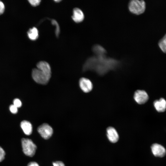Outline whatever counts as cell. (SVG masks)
Wrapping results in <instances>:
<instances>
[{"label": "cell", "instance_id": "cell-23", "mask_svg": "<svg viewBox=\"0 0 166 166\" xmlns=\"http://www.w3.org/2000/svg\"><path fill=\"white\" fill-rule=\"evenodd\" d=\"M27 166H39L38 164L35 162H30Z\"/></svg>", "mask_w": 166, "mask_h": 166}, {"label": "cell", "instance_id": "cell-24", "mask_svg": "<svg viewBox=\"0 0 166 166\" xmlns=\"http://www.w3.org/2000/svg\"><path fill=\"white\" fill-rule=\"evenodd\" d=\"M61 0H55L54 1L55 2H60V1H61Z\"/></svg>", "mask_w": 166, "mask_h": 166}, {"label": "cell", "instance_id": "cell-22", "mask_svg": "<svg viewBox=\"0 0 166 166\" xmlns=\"http://www.w3.org/2000/svg\"><path fill=\"white\" fill-rule=\"evenodd\" d=\"M5 10V6L3 3L0 1V15L2 14Z\"/></svg>", "mask_w": 166, "mask_h": 166}, {"label": "cell", "instance_id": "cell-10", "mask_svg": "<svg viewBox=\"0 0 166 166\" xmlns=\"http://www.w3.org/2000/svg\"><path fill=\"white\" fill-rule=\"evenodd\" d=\"M72 18L74 22L79 23L83 20L84 15L81 9L75 7L73 10Z\"/></svg>", "mask_w": 166, "mask_h": 166}, {"label": "cell", "instance_id": "cell-3", "mask_svg": "<svg viewBox=\"0 0 166 166\" xmlns=\"http://www.w3.org/2000/svg\"><path fill=\"white\" fill-rule=\"evenodd\" d=\"M22 145L23 152L26 155L32 157L34 155L37 146L31 139L22 138Z\"/></svg>", "mask_w": 166, "mask_h": 166}, {"label": "cell", "instance_id": "cell-8", "mask_svg": "<svg viewBox=\"0 0 166 166\" xmlns=\"http://www.w3.org/2000/svg\"><path fill=\"white\" fill-rule=\"evenodd\" d=\"M79 83L81 89L85 93H89L93 89L92 83L88 78L85 77L81 78L79 80Z\"/></svg>", "mask_w": 166, "mask_h": 166}, {"label": "cell", "instance_id": "cell-6", "mask_svg": "<svg viewBox=\"0 0 166 166\" xmlns=\"http://www.w3.org/2000/svg\"><path fill=\"white\" fill-rule=\"evenodd\" d=\"M135 101L139 104L145 103L148 99V96L146 92L143 90H138L134 93L133 96Z\"/></svg>", "mask_w": 166, "mask_h": 166}, {"label": "cell", "instance_id": "cell-5", "mask_svg": "<svg viewBox=\"0 0 166 166\" xmlns=\"http://www.w3.org/2000/svg\"><path fill=\"white\" fill-rule=\"evenodd\" d=\"M37 130L41 136L45 139L49 138L53 133L52 128L47 123H44L39 126Z\"/></svg>", "mask_w": 166, "mask_h": 166}, {"label": "cell", "instance_id": "cell-12", "mask_svg": "<svg viewBox=\"0 0 166 166\" xmlns=\"http://www.w3.org/2000/svg\"><path fill=\"white\" fill-rule=\"evenodd\" d=\"M153 105L156 110L159 112H164L166 109V101L163 98L155 101Z\"/></svg>", "mask_w": 166, "mask_h": 166}, {"label": "cell", "instance_id": "cell-1", "mask_svg": "<svg viewBox=\"0 0 166 166\" xmlns=\"http://www.w3.org/2000/svg\"><path fill=\"white\" fill-rule=\"evenodd\" d=\"M104 59L98 61L96 57H90L85 63L83 69L84 70H92L99 75H102L109 70L115 69L117 66V62Z\"/></svg>", "mask_w": 166, "mask_h": 166}, {"label": "cell", "instance_id": "cell-19", "mask_svg": "<svg viewBox=\"0 0 166 166\" xmlns=\"http://www.w3.org/2000/svg\"><path fill=\"white\" fill-rule=\"evenodd\" d=\"M5 152L3 149L0 146V162L2 161L5 158Z\"/></svg>", "mask_w": 166, "mask_h": 166}, {"label": "cell", "instance_id": "cell-16", "mask_svg": "<svg viewBox=\"0 0 166 166\" xmlns=\"http://www.w3.org/2000/svg\"><path fill=\"white\" fill-rule=\"evenodd\" d=\"M51 22L52 24L55 27V34L56 37H58L60 33V29L59 25L57 22L54 19H51Z\"/></svg>", "mask_w": 166, "mask_h": 166}, {"label": "cell", "instance_id": "cell-4", "mask_svg": "<svg viewBox=\"0 0 166 166\" xmlns=\"http://www.w3.org/2000/svg\"><path fill=\"white\" fill-rule=\"evenodd\" d=\"M32 75L33 79L36 82L42 85L46 84L50 78V77L37 68L33 69Z\"/></svg>", "mask_w": 166, "mask_h": 166}, {"label": "cell", "instance_id": "cell-20", "mask_svg": "<svg viewBox=\"0 0 166 166\" xmlns=\"http://www.w3.org/2000/svg\"><path fill=\"white\" fill-rule=\"evenodd\" d=\"M10 110L13 113L15 114L18 112V108L14 105H12L10 106Z\"/></svg>", "mask_w": 166, "mask_h": 166}, {"label": "cell", "instance_id": "cell-21", "mask_svg": "<svg viewBox=\"0 0 166 166\" xmlns=\"http://www.w3.org/2000/svg\"><path fill=\"white\" fill-rule=\"evenodd\" d=\"M53 166H65L64 163L61 161H56L53 163Z\"/></svg>", "mask_w": 166, "mask_h": 166}, {"label": "cell", "instance_id": "cell-13", "mask_svg": "<svg viewBox=\"0 0 166 166\" xmlns=\"http://www.w3.org/2000/svg\"><path fill=\"white\" fill-rule=\"evenodd\" d=\"M20 126L24 133L27 135H30L32 132V126L29 121L24 120L21 122Z\"/></svg>", "mask_w": 166, "mask_h": 166}, {"label": "cell", "instance_id": "cell-7", "mask_svg": "<svg viewBox=\"0 0 166 166\" xmlns=\"http://www.w3.org/2000/svg\"><path fill=\"white\" fill-rule=\"evenodd\" d=\"M151 149L153 155L155 156L162 157L166 154L165 148L162 145L157 144H153L151 146Z\"/></svg>", "mask_w": 166, "mask_h": 166}, {"label": "cell", "instance_id": "cell-11", "mask_svg": "<svg viewBox=\"0 0 166 166\" xmlns=\"http://www.w3.org/2000/svg\"><path fill=\"white\" fill-rule=\"evenodd\" d=\"M38 69L43 72L46 75L51 77V69L49 64L47 62L41 61L37 64Z\"/></svg>", "mask_w": 166, "mask_h": 166}, {"label": "cell", "instance_id": "cell-14", "mask_svg": "<svg viewBox=\"0 0 166 166\" xmlns=\"http://www.w3.org/2000/svg\"><path fill=\"white\" fill-rule=\"evenodd\" d=\"M27 33L29 38L32 41L36 40L39 37L38 30L35 27L30 28L28 31Z\"/></svg>", "mask_w": 166, "mask_h": 166}, {"label": "cell", "instance_id": "cell-18", "mask_svg": "<svg viewBox=\"0 0 166 166\" xmlns=\"http://www.w3.org/2000/svg\"><path fill=\"white\" fill-rule=\"evenodd\" d=\"M30 4L33 6H36L39 5L41 2L40 0H28Z\"/></svg>", "mask_w": 166, "mask_h": 166}, {"label": "cell", "instance_id": "cell-9", "mask_svg": "<svg viewBox=\"0 0 166 166\" xmlns=\"http://www.w3.org/2000/svg\"><path fill=\"white\" fill-rule=\"evenodd\" d=\"M106 134L108 139L111 143H115L118 140L119 135L114 128L112 127H108L106 129Z\"/></svg>", "mask_w": 166, "mask_h": 166}, {"label": "cell", "instance_id": "cell-2", "mask_svg": "<svg viewBox=\"0 0 166 166\" xmlns=\"http://www.w3.org/2000/svg\"><path fill=\"white\" fill-rule=\"evenodd\" d=\"M128 8L132 13L139 15L143 13L146 8V4L143 0H132L128 4Z\"/></svg>", "mask_w": 166, "mask_h": 166}, {"label": "cell", "instance_id": "cell-15", "mask_svg": "<svg viewBox=\"0 0 166 166\" xmlns=\"http://www.w3.org/2000/svg\"><path fill=\"white\" fill-rule=\"evenodd\" d=\"M158 45L162 51L166 53V34L159 41Z\"/></svg>", "mask_w": 166, "mask_h": 166}, {"label": "cell", "instance_id": "cell-17", "mask_svg": "<svg viewBox=\"0 0 166 166\" xmlns=\"http://www.w3.org/2000/svg\"><path fill=\"white\" fill-rule=\"evenodd\" d=\"M13 105L18 108L22 106V104L19 99L16 98L13 101Z\"/></svg>", "mask_w": 166, "mask_h": 166}]
</instances>
